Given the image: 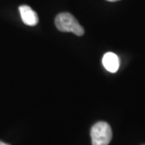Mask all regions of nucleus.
Wrapping results in <instances>:
<instances>
[{
	"label": "nucleus",
	"instance_id": "nucleus-1",
	"mask_svg": "<svg viewBox=\"0 0 145 145\" xmlns=\"http://www.w3.org/2000/svg\"><path fill=\"white\" fill-rule=\"evenodd\" d=\"M55 24L57 29L63 32H72L78 36H82L85 32L77 19L68 12L58 14L55 19Z\"/></svg>",
	"mask_w": 145,
	"mask_h": 145
},
{
	"label": "nucleus",
	"instance_id": "nucleus-2",
	"mask_svg": "<svg viewBox=\"0 0 145 145\" xmlns=\"http://www.w3.org/2000/svg\"><path fill=\"white\" fill-rule=\"evenodd\" d=\"M92 145H108L112 139V130L106 122H99L90 131Z\"/></svg>",
	"mask_w": 145,
	"mask_h": 145
},
{
	"label": "nucleus",
	"instance_id": "nucleus-3",
	"mask_svg": "<svg viewBox=\"0 0 145 145\" xmlns=\"http://www.w3.org/2000/svg\"><path fill=\"white\" fill-rule=\"evenodd\" d=\"M21 19L26 25L28 26H36L38 24L39 18L36 11L31 9L29 6L22 5L19 7Z\"/></svg>",
	"mask_w": 145,
	"mask_h": 145
},
{
	"label": "nucleus",
	"instance_id": "nucleus-4",
	"mask_svg": "<svg viewBox=\"0 0 145 145\" xmlns=\"http://www.w3.org/2000/svg\"><path fill=\"white\" fill-rule=\"evenodd\" d=\"M103 65L109 72H117L119 68V57L113 52H106L103 57Z\"/></svg>",
	"mask_w": 145,
	"mask_h": 145
},
{
	"label": "nucleus",
	"instance_id": "nucleus-5",
	"mask_svg": "<svg viewBox=\"0 0 145 145\" xmlns=\"http://www.w3.org/2000/svg\"><path fill=\"white\" fill-rule=\"evenodd\" d=\"M0 145H10V144H6V143H3V142L0 141Z\"/></svg>",
	"mask_w": 145,
	"mask_h": 145
},
{
	"label": "nucleus",
	"instance_id": "nucleus-6",
	"mask_svg": "<svg viewBox=\"0 0 145 145\" xmlns=\"http://www.w3.org/2000/svg\"><path fill=\"white\" fill-rule=\"evenodd\" d=\"M108 2H117V1H119V0H106Z\"/></svg>",
	"mask_w": 145,
	"mask_h": 145
}]
</instances>
